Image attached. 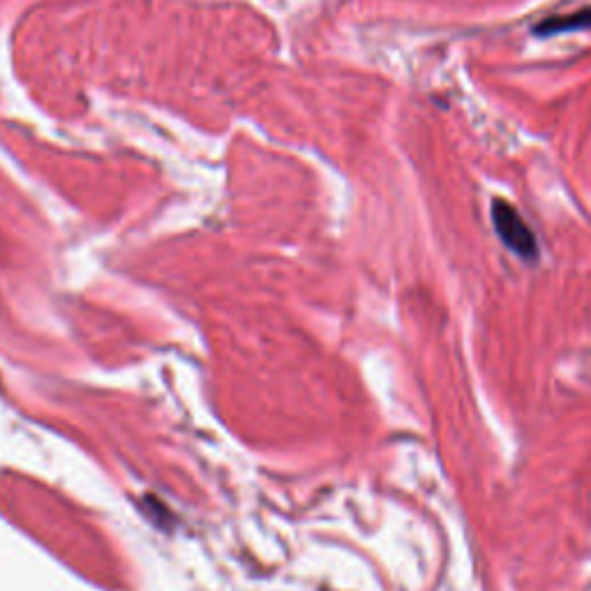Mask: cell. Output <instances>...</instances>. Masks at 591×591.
Listing matches in <instances>:
<instances>
[{"label":"cell","mask_w":591,"mask_h":591,"mask_svg":"<svg viewBox=\"0 0 591 591\" xmlns=\"http://www.w3.org/2000/svg\"><path fill=\"white\" fill-rule=\"evenodd\" d=\"M492 222H495L501 243L508 250H513L518 257L527 261H534L538 257L536 236L531 234L527 222L522 220V215L508 201L495 199V204H492Z\"/></svg>","instance_id":"1"},{"label":"cell","mask_w":591,"mask_h":591,"mask_svg":"<svg viewBox=\"0 0 591 591\" xmlns=\"http://www.w3.org/2000/svg\"><path fill=\"white\" fill-rule=\"evenodd\" d=\"M582 28H591V7L573 14H566V17H550L545 19L543 24L536 26V35L550 37L568 31H582Z\"/></svg>","instance_id":"2"}]
</instances>
